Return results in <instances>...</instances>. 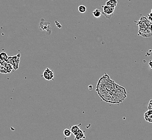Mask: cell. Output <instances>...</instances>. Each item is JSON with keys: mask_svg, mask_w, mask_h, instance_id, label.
Wrapping results in <instances>:
<instances>
[{"mask_svg": "<svg viewBox=\"0 0 152 140\" xmlns=\"http://www.w3.org/2000/svg\"><path fill=\"white\" fill-rule=\"evenodd\" d=\"M139 27L138 35L143 37H149L152 36L150 25L152 23L145 16H142L138 21H135Z\"/></svg>", "mask_w": 152, "mask_h": 140, "instance_id": "6da1fadb", "label": "cell"}, {"mask_svg": "<svg viewBox=\"0 0 152 140\" xmlns=\"http://www.w3.org/2000/svg\"><path fill=\"white\" fill-rule=\"evenodd\" d=\"M103 12L102 14L104 16L106 19H110L114 14V11L115 8L108 7L106 5L102 6Z\"/></svg>", "mask_w": 152, "mask_h": 140, "instance_id": "7a4b0ae2", "label": "cell"}, {"mask_svg": "<svg viewBox=\"0 0 152 140\" xmlns=\"http://www.w3.org/2000/svg\"><path fill=\"white\" fill-rule=\"evenodd\" d=\"M42 76L45 78V79L47 80H52L54 77V71L49 68H47L45 70Z\"/></svg>", "mask_w": 152, "mask_h": 140, "instance_id": "3957f363", "label": "cell"}, {"mask_svg": "<svg viewBox=\"0 0 152 140\" xmlns=\"http://www.w3.org/2000/svg\"><path fill=\"white\" fill-rule=\"evenodd\" d=\"M144 118L148 122L152 123V110H148L144 114Z\"/></svg>", "mask_w": 152, "mask_h": 140, "instance_id": "277c9868", "label": "cell"}, {"mask_svg": "<svg viewBox=\"0 0 152 140\" xmlns=\"http://www.w3.org/2000/svg\"><path fill=\"white\" fill-rule=\"evenodd\" d=\"M117 3L118 2L116 0H108V1L106 2L105 5L110 7L115 8L116 5H117Z\"/></svg>", "mask_w": 152, "mask_h": 140, "instance_id": "5b68a950", "label": "cell"}, {"mask_svg": "<svg viewBox=\"0 0 152 140\" xmlns=\"http://www.w3.org/2000/svg\"><path fill=\"white\" fill-rule=\"evenodd\" d=\"M85 136L84 135L83 131L82 130L80 129L79 131L78 132V133L75 136V140H82L83 139H85Z\"/></svg>", "mask_w": 152, "mask_h": 140, "instance_id": "8992f818", "label": "cell"}, {"mask_svg": "<svg viewBox=\"0 0 152 140\" xmlns=\"http://www.w3.org/2000/svg\"><path fill=\"white\" fill-rule=\"evenodd\" d=\"M80 124H78V125H75V126H73L72 127H71V131H72V133L73 134L76 136L77 135L78 132L79 131H80Z\"/></svg>", "mask_w": 152, "mask_h": 140, "instance_id": "52a82bcc", "label": "cell"}, {"mask_svg": "<svg viewBox=\"0 0 152 140\" xmlns=\"http://www.w3.org/2000/svg\"><path fill=\"white\" fill-rule=\"evenodd\" d=\"M92 14L95 17L99 18L101 16V14H102V12L99 9H95L92 11Z\"/></svg>", "mask_w": 152, "mask_h": 140, "instance_id": "ba28073f", "label": "cell"}, {"mask_svg": "<svg viewBox=\"0 0 152 140\" xmlns=\"http://www.w3.org/2000/svg\"><path fill=\"white\" fill-rule=\"evenodd\" d=\"M19 58H20V54L17 55V57L16 58V60L15 61L14 64L12 65V66H13V68L15 70H17L19 68Z\"/></svg>", "mask_w": 152, "mask_h": 140, "instance_id": "9c48e42d", "label": "cell"}, {"mask_svg": "<svg viewBox=\"0 0 152 140\" xmlns=\"http://www.w3.org/2000/svg\"><path fill=\"white\" fill-rule=\"evenodd\" d=\"M0 58H1V60L7 62V60L9 58V57L7 54V53H6L5 52H2L1 53V55H0Z\"/></svg>", "mask_w": 152, "mask_h": 140, "instance_id": "30bf717a", "label": "cell"}, {"mask_svg": "<svg viewBox=\"0 0 152 140\" xmlns=\"http://www.w3.org/2000/svg\"><path fill=\"white\" fill-rule=\"evenodd\" d=\"M86 10H87L86 7L84 6V5H80V6H79L78 8V10L79 11V12H80V13L82 14L85 13V12L86 11Z\"/></svg>", "mask_w": 152, "mask_h": 140, "instance_id": "8fae6325", "label": "cell"}, {"mask_svg": "<svg viewBox=\"0 0 152 140\" xmlns=\"http://www.w3.org/2000/svg\"><path fill=\"white\" fill-rule=\"evenodd\" d=\"M63 133H64V135L67 137H69L71 136V135L72 131H71V129H65L64 130V131H63Z\"/></svg>", "mask_w": 152, "mask_h": 140, "instance_id": "7c38bea8", "label": "cell"}, {"mask_svg": "<svg viewBox=\"0 0 152 140\" xmlns=\"http://www.w3.org/2000/svg\"><path fill=\"white\" fill-rule=\"evenodd\" d=\"M148 109L149 110H152V99L149 101L148 105Z\"/></svg>", "mask_w": 152, "mask_h": 140, "instance_id": "4fadbf2b", "label": "cell"}, {"mask_svg": "<svg viewBox=\"0 0 152 140\" xmlns=\"http://www.w3.org/2000/svg\"><path fill=\"white\" fill-rule=\"evenodd\" d=\"M148 19L152 23V9L151 10V13H149L148 15Z\"/></svg>", "mask_w": 152, "mask_h": 140, "instance_id": "5bb4252c", "label": "cell"}, {"mask_svg": "<svg viewBox=\"0 0 152 140\" xmlns=\"http://www.w3.org/2000/svg\"><path fill=\"white\" fill-rule=\"evenodd\" d=\"M149 66H150L151 69H152V60H151L149 62Z\"/></svg>", "mask_w": 152, "mask_h": 140, "instance_id": "9a60e30c", "label": "cell"}, {"mask_svg": "<svg viewBox=\"0 0 152 140\" xmlns=\"http://www.w3.org/2000/svg\"><path fill=\"white\" fill-rule=\"evenodd\" d=\"M150 30H151V32H152V23L151 24V25H150Z\"/></svg>", "mask_w": 152, "mask_h": 140, "instance_id": "2e32d148", "label": "cell"}]
</instances>
